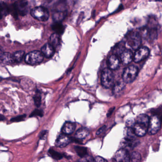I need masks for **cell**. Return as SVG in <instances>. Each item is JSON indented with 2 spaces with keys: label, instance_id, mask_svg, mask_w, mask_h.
<instances>
[{
  "label": "cell",
  "instance_id": "6da1fadb",
  "mask_svg": "<svg viewBox=\"0 0 162 162\" xmlns=\"http://www.w3.org/2000/svg\"><path fill=\"white\" fill-rule=\"evenodd\" d=\"M126 42L130 48L137 50L141 44L142 36L138 31H131L126 36Z\"/></svg>",
  "mask_w": 162,
  "mask_h": 162
},
{
  "label": "cell",
  "instance_id": "7a4b0ae2",
  "mask_svg": "<svg viewBox=\"0 0 162 162\" xmlns=\"http://www.w3.org/2000/svg\"><path fill=\"white\" fill-rule=\"evenodd\" d=\"M101 82L102 86L109 88L114 85V76L112 71L109 68H105L102 71L101 76Z\"/></svg>",
  "mask_w": 162,
  "mask_h": 162
},
{
  "label": "cell",
  "instance_id": "3957f363",
  "mask_svg": "<svg viewBox=\"0 0 162 162\" xmlns=\"http://www.w3.org/2000/svg\"><path fill=\"white\" fill-rule=\"evenodd\" d=\"M30 14L34 18L42 22L47 21L50 16L48 10L42 6H38L30 10Z\"/></svg>",
  "mask_w": 162,
  "mask_h": 162
},
{
  "label": "cell",
  "instance_id": "277c9868",
  "mask_svg": "<svg viewBox=\"0 0 162 162\" xmlns=\"http://www.w3.org/2000/svg\"><path fill=\"white\" fill-rule=\"evenodd\" d=\"M138 73L137 68L132 65L129 66L124 70L122 74V79L125 83H130L134 81Z\"/></svg>",
  "mask_w": 162,
  "mask_h": 162
},
{
  "label": "cell",
  "instance_id": "5b68a950",
  "mask_svg": "<svg viewBox=\"0 0 162 162\" xmlns=\"http://www.w3.org/2000/svg\"><path fill=\"white\" fill-rule=\"evenodd\" d=\"M44 56L41 51H34L27 54L25 57V62L30 65H36L43 61Z\"/></svg>",
  "mask_w": 162,
  "mask_h": 162
},
{
  "label": "cell",
  "instance_id": "8992f818",
  "mask_svg": "<svg viewBox=\"0 0 162 162\" xmlns=\"http://www.w3.org/2000/svg\"><path fill=\"white\" fill-rule=\"evenodd\" d=\"M28 2L26 1H17L12 5L13 14L15 17L19 14L24 16L28 13Z\"/></svg>",
  "mask_w": 162,
  "mask_h": 162
},
{
  "label": "cell",
  "instance_id": "52a82bcc",
  "mask_svg": "<svg viewBox=\"0 0 162 162\" xmlns=\"http://www.w3.org/2000/svg\"><path fill=\"white\" fill-rule=\"evenodd\" d=\"M161 126V121L160 118L156 116H152L150 119L148 128V134L151 135L155 134L160 130Z\"/></svg>",
  "mask_w": 162,
  "mask_h": 162
},
{
  "label": "cell",
  "instance_id": "ba28073f",
  "mask_svg": "<svg viewBox=\"0 0 162 162\" xmlns=\"http://www.w3.org/2000/svg\"><path fill=\"white\" fill-rule=\"evenodd\" d=\"M150 51L148 48L141 47L135 51L134 55V61L135 62L138 63L146 59L149 55Z\"/></svg>",
  "mask_w": 162,
  "mask_h": 162
},
{
  "label": "cell",
  "instance_id": "9c48e42d",
  "mask_svg": "<svg viewBox=\"0 0 162 162\" xmlns=\"http://www.w3.org/2000/svg\"><path fill=\"white\" fill-rule=\"evenodd\" d=\"M114 159L116 162H130L131 160L127 150L123 148L116 152L114 156Z\"/></svg>",
  "mask_w": 162,
  "mask_h": 162
},
{
  "label": "cell",
  "instance_id": "30bf717a",
  "mask_svg": "<svg viewBox=\"0 0 162 162\" xmlns=\"http://www.w3.org/2000/svg\"><path fill=\"white\" fill-rule=\"evenodd\" d=\"M120 57L122 62L125 65L130 63L134 59V55L132 51L130 50L126 49L121 54Z\"/></svg>",
  "mask_w": 162,
  "mask_h": 162
},
{
  "label": "cell",
  "instance_id": "8fae6325",
  "mask_svg": "<svg viewBox=\"0 0 162 162\" xmlns=\"http://www.w3.org/2000/svg\"><path fill=\"white\" fill-rule=\"evenodd\" d=\"M71 140V138L66 135H60L56 141L55 145L57 147H65L70 144Z\"/></svg>",
  "mask_w": 162,
  "mask_h": 162
},
{
  "label": "cell",
  "instance_id": "7c38bea8",
  "mask_svg": "<svg viewBox=\"0 0 162 162\" xmlns=\"http://www.w3.org/2000/svg\"><path fill=\"white\" fill-rule=\"evenodd\" d=\"M148 126L141 123H135L134 127L135 132L137 136L138 137H143L148 131Z\"/></svg>",
  "mask_w": 162,
  "mask_h": 162
},
{
  "label": "cell",
  "instance_id": "4fadbf2b",
  "mask_svg": "<svg viewBox=\"0 0 162 162\" xmlns=\"http://www.w3.org/2000/svg\"><path fill=\"white\" fill-rule=\"evenodd\" d=\"M107 63L108 68L110 70H116L119 67L120 60L117 56L114 54L112 55L108 59Z\"/></svg>",
  "mask_w": 162,
  "mask_h": 162
},
{
  "label": "cell",
  "instance_id": "5bb4252c",
  "mask_svg": "<svg viewBox=\"0 0 162 162\" xmlns=\"http://www.w3.org/2000/svg\"><path fill=\"white\" fill-rule=\"evenodd\" d=\"M41 52L47 58H51L54 54V48L50 43H46L42 48Z\"/></svg>",
  "mask_w": 162,
  "mask_h": 162
},
{
  "label": "cell",
  "instance_id": "9a60e30c",
  "mask_svg": "<svg viewBox=\"0 0 162 162\" xmlns=\"http://www.w3.org/2000/svg\"><path fill=\"white\" fill-rule=\"evenodd\" d=\"M67 12L65 10H55L52 14V18L54 22H61L65 18Z\"/></svg>",
  "mask_w": 162,
  "mask_h": 162
},
{
  "label": "cell",
  "instance_id": "2e32d148",
  "mask_svg": "<svg viewBox=\"0 0 162 162\" xmlns=\"http://www.w3.org/2000/svg\"><path fill=\"white\" fill-rule=\"evenodd\" d=\"M76 129V124L71 122H66L63 126L62 132L64 134L68 135L73 133Z\"/></svg>",
  "mask_w": 162,
  "mask_h": 162
},
{
  "label": "cell",
  "instance_id": "e0dca14e",
  "mask_svg": "<svg viewBox=\"0 0 162 162\" xmlns=\"http://www.w3.org/2000/svg\"><path fill=\"white\" fill-rule=\"evenodd\" d=\"M124 139L132 141L136 140L137 135H135L133 128L126 127L124 131Z\"/></svg>",
  "mask_w": 162,
  "mask_h": 162
},
{
  "label": "cell",
  "instance_id": "ac0fdd59",
  "mask_svg": "<svg viewBox=\"0 0 162 162\" xmlns=\"http://www.w3.org/2000/svg\"><path fill=\"white\" fill-rule=\"evenodd\" d=\"M51 28L54 31L55 33L59 35L63 33L65 30V27L61 22H54L51 25Z\"/></svg>",
  "mask_w": 162,
  "mask_h": 162
},
{
  "label": "cell",
  "instance_id": "d6986e66",
  "mask_svg": "<svg viewBox=\"0 0 162 162\" xmlns=\"http://www.w3.org/2000/svg\"><path fill=\"white\" fill-rule=\"evenodd\" d=\"M89 132L87 128L82 127L77 131L75 137L77 139H83L87 137L89 135Z\"/></svg>",
  "mask_w": 162,
  "mask_h": 162
},
{
  "label": "cell",
  "instance_id": "ffe728a7",
  "mask_svg": "<svg viewBox=\"0 0 162 162\" xmlns=\"http://www.w3.org/2000/svg\"><path fill=\"white\" fill-rule=\"evenodd\" d=\"M50 43L51 45L56 49L59 46L60 43V36L56 33L52 34L50 38Z\"/></svg>",
  "mask_w": 162,
  "mask_h": 162
},
{
  "label": "cell",
  "instance_id": "44dd1931",
  "mask_svg": "<svg viewBox=\"0 0 162 162\" xmlns=\"http://www.w3.org/2000/svg\"><path fill=\"white\" fill-rule=\"evenodd\" d=\"M1 62L4 64H10L14 62L13 59V55L7 52H5L1 55Z\"/></svg>",
  "mask_w": 162,
  "mask_h": 162
},
{
  "label": "cell",
  "instance_id": "7402d4cb",
  "mask_svg": "<svg viewBox=\"0 0 162 162\" xmlns=\"http://www.w3.org/2000/svg\"><path fill=\"white\" fill-rule=\"evenodd\" d=\"M125 87V83L123 82H118L114 84L113 86V92L116 95H119L123 91Z\"/></svg>",
  "mask_w": 162,
  "mask_h": 162
},
{
  "label": "cell",
  "instance_id": "603a6c76",
  "mask_svg": "<svg viewBox=\"0 0 162 162\" xmlns=\"http://www.w3.org/2000/svg\"><path fill=\"white\" fill-rule=\"evenodd\" d=\"M150 119L147 115L145 114H141L137 117L136 122L137 123H141L145 125L149 126Z\"/></svg>",
  "mask_w": 162,
  "mask_h": 162
},
{
  "label": "cell",
  "instance_id": "cb8c5ba5",
  "mask_svg": "<svg viewBox=\"0 0 162 162\" xmlns=\"http://www.w3.org/2000/svg\"><path fill=\"white\" fill-rule=\"evenodd\" d=\"M75 149L76 153L78 154V155L81 158L87 156L88 151H87V149L86 147L77 146L75 147Z\"/></svg>",
  "mask_w": 162,
  "mask_h": 162
},
{
  "label": "cell",
  "instance_id": "d4e9b609",
  "mask_svg": "<svg viewBox=\"0 0 162 162\" xmlns=\"http://www.w3.org/2000/svg\"><path fill=\"white\" fill-rule=\"evenodd\" d=\"M25 52L22 51H16L13 54V58L14 62H20L23 59L25 56Z\"/></svg>",
  "mask_w": 162,
  "mask_h": 162
},
{
  "label": "cell",
  "instance_id": "484cf974",
  "mask_svg": "<svg viewBox=\"0 0 162 162\" xmlns=\"http://www.w3.org/2000/svg\"><path fill=\"white\" fill-rule=\"evenodd\" d=\"M126 50L125 44L123 42H120V43L116 45L113 50V52L114 55H120Z\"/></svg>",
  "mask_w": 162,
  "mask_h": 162
},
{
  "label": "cell",
  "instance_id": "4316f807",
  "mask_svg": "<svg viewBox=\"0 0 162 162\" xmlns=\"http://www.w3.org/2000/svg\"><path fill=\"white\" fill-rule=\"evenodd\" d=\"M49 155L50 156H51V158L55 160H60L63 158V155H62V154L52 149H50L49 150Z\"/></svg>",
  "mask_w": 162,
  "mask_h": 162
},
{
  "label": "cell",
  "instance_id": "83f0119b",
  "mask_svg": "<svg viewBox=\"0 0 162 162\" xmlns=\"http://www.w3.org/2000/svg\"><path fill=\"white\" fill-rule=\"evenodd\" d=\"M10 12V9L6 5V4L1 2V19L3 16H6Z\"/></svg>",
  "mask_w": 162,
  "mask_h": 162
},
{
  "label": "cell",
  "instance_id": "f1b7e54d",
  "mask_svg": "<svg viewBox=\"0 0 162 162\" xmlns=\"http://www.w3.org/2000/svg\"><path fill=\"white\" fill-rule=\"evenodd\" d=\"M130 159L132 162H140L141 160V157L139 153L134 152L131 154Z\"/></svg>",
  "mask_w": 162,
  "mask_h": 162
},
{
  "label": "cell",
  "instance_id": "f546056e",
  "mask_svg": "<svg viewBox=\"0 0 162 162\" xmlns=\"http://www.w3.org/2000/svg\"><path fill=\"white\" fill-rule=\"evenodd\" d=\"M33 99L35 105L37 107H39L41 106V102H42V97H41V94H40L39 91H38L36 92V94L34 95Z\"/></svg>",
  "mask_w": 162,
  "mask_h": 162
},
{
  "label": "cell",
  "instance_id": "4dcf8cb0",
  "mask_svg": "<svg viewBox=\"0 0 162 162\" xmlns=\"http://www.w3.org/2000/svg\"><path fill=\"white\" fill-rule=\"evenodd\" d=\"M43 115V111L42 110H39V109H35L34 110L33 112L31 113L30 117H36V116H39V117H42Z\"/></svg>",
  "mask_w": 162,
  "mask_h": 162
},
{
  "label": "cell",
  "instance_id": "1f68e13d",
  "mask_svg": "<svg viewBox=\"0 0 162 162\" xmlns=\"http://www.w3.org/2000/svg\"><path fill=\"white\" fill-rule=\"evenodd\" d=\"M26 117L25 115H21V116H18L16 117H13L10 119V121L13 122H19L22 121L24 120Z\"/></svg>",
  "mask_w": 162,
  "mask_h": 162
},
{
  "label": "cell",
  "instance_id": "d6a6232c",
  "mask_svg": "<svg viewBox=\"0 0 162 162\" xmlns=\"http://www.w3.org/2000/svg\"><path fill=\"white\" fill-rule=\"evenodd\" d=\"M136 122L135 121L134 119H129L126 121V127H130V128H133L135 126Z\"/></svg>",
  "mask_w": 162,
  "mask_h": 162
},
{
  "label": "cell",
  "instance_id": "836d02e7",
  "mask_svg": "<svg viewBox=\"0 0 162 162\" xmlns=\"http://www.w3.org/2000/svg\"><path fill=\"white\" fill-rule=\"evenodd\" d=\"M80 162H95V159L91 156H86L82 158Z\"/></svg>",
  "mask_w": 162,
  "mask_h": 162
},
{
  "label": "cell",
  "instance_id": "e575fe53",
  "mask_svg": "<svg viewBox=\"0 0 162 162\" xmlns=\"http://www.w3.org/2000/svg\"><path fill=\"white\" fill-rule=\"evenodd\" d=\"M95 159V162H108L104 158H102L101 156H97Z\"/></svg>",
  "mask_w": 162,
  "mask_h": 162
},
{
  "label": "cell",
  "instance_id": "d590c367",
  "mask_svg": "<svg viewBox=\"0 0 162 162\" xmlns=\"http://www.w3.org/2000/svg\"><path fill=\"white\" fill-rule=\"evenodd\" d=\"M105 126L101 127V128H100V129H99L98 130H97V135H99L102 133V132H103V131H104L105 130Z\"/></svg>",
  "mask_w": 162,
  "mask_h": 162
},
{
  "label": "cell",
  "instance_id": "8d00e7d4",
  "mask_svg": "<svg viewBox=\"0 0 162 162\" xmlns=\"http://www.w3.org/2000/svg\"><path fill=\"white\" fill-rule=\"evenodd\" d=\"M48 132L47 131H43L42 132L40 135H39V137L41 138V139H43L45 137L46 135H47Z\"/></svg>",
  "mask_w": 162,
  "mask_h": 162
},
{
  "label": "cell",
  "instance_id": "74e56055",
  "mask_svg": "<svg viewBox=\"0 0 162 162\" xmlns=\"http://www.w3.org/2000/svg\"><path fill=\"white\" fill-rule=\"evenodd\" d=\"M4 116H2V115H1V120L2 121L3 120H4Z\"/></svg>",
  "mask_w": 162,
  "mask_h": 162
}]
</instances>
